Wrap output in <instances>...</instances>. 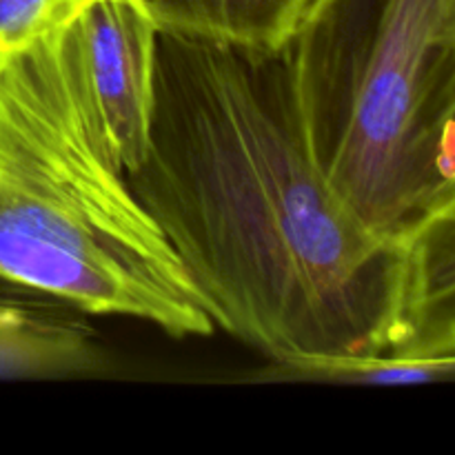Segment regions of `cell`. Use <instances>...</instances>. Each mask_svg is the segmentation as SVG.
<instances>
[{"instance_id": "cell-1", "label": "cell", "mask_w": 455, "mask_h": 455, "mask_svg": "<svg viewBox=\"0 0 455 455\" xmlns=\"http://www.w3.org/2000/svg\"><path fill=\"white\" fill-rule=\"evenodd\" d=\"M127 180L235 340L274 364L391 351L403 247L320 169L287 47L160 31L149 145Z\"/></svg>"}, {"instance_id": "cell-2", "label": "cell", "mask_w": 455, "mask_h": 455, "mask_svg": "<svg viewBox=\"0 0 455 455\" xmlns=\"http://www.w3.org/2000/svg\"><path fill=\"white\" fill-rule=\"evenodd\" d=\"M0 283L172 338L216 331L163 229L93 142L58 31L0 53Z\"/></svg>"}, {"instance_id": "cell-3", "label": "cell", "mask_w": 455, "mask_h": 455, "mask_svg": "<svg viewBox=\"0 0 455 455\" xmlns=\"http://www.w3.org/2000/svg\"><path fill=\"white\" fill-rule=\"evenodd\" d=\"M287 52L320 169L400 240L455 187V0H311Z\"/></svg>"}, {"instance_id": "cell-4", "label": "cell", "mask_w": 455, "mask_h": 455, "mask_svg": "<svg viewBox=\"0 0 455 455\" xmlns=\"http://www.w3.org/2000/svg\"><path fill=\"white\" fill-rule=\"evenodd\" d=\"M158 36L142 0H93L58 31L93 142L124 176L140 167L149 145Z\"/></svg>"}, {"instance_id": "cell-5", "label": "cell", "mask_w": 455, "mask_h": 455, "mask_svg": "<svg viewBox=\"0 0 455 455\" xmlns=\"http://www.w3.org/2000/svg\"><path fill=\"white\" fill-rule=\"evenodd\" d=\"M395 342L387 355L455 354V187L407 234Z\"/></svg>"}, {"instance_id": "cell-6", "label": "cell", "mask_w": 455, "mask_h": 455, "mask_svg": "<svg viewBox=\"0 0 455 455\" xmlns=\"http://www.w3.org/2000/svg\"><path fill=\"white\" fill-rule=\"evenodd\" d=\"M105 367L102 347L83 324L0 300V378L60 380Z\"/></svg>"}, {"instance_id": "cell-7", "label": "cell", "mask_w": 455, "mask_h": 455, "mask_svg": "<svg viewBox=\"0 0 455 455\" xmlns=\"http://www.w3.org/2000/svg\"><path fill=\"white\" fill-rule=\"evenodd\" d=\"M311 0H142L160 31L240 47H287Z\"/></svg>"}, {"instance_id": "cell-8", "label": "cell", "mask_w": 455, "mask_h": 455, "mask_svg": "<svg viewBox=\"0 0 455 455\" xmlns=\"http://www.w3.org/2000/svg\"><path fill=\"white\" fill-rule=\"evenodd\" d=\"M260 380L287 382H340V385H422V382H455V354L427 358H371L318 360L300 364H274Z\"/></svg>"}, {"instance_id": "cell-9", "label": "cell", "mask_w": 455, "mask_h": 455, "mask_svg": "<svg viewBox=\"0 0 455 455\" xmlns=\"http://www.w3.org/2000/svg\"><path fill=\"white\" fill-rule=\"evenodd\" d=\"M93 0H0V53L69 25Z\"/></svg>"}]
</instances>
